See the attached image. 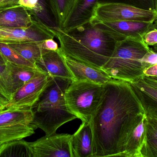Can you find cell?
Masks as SVG:
<instances>
[{"label": "cell", "mask_w": 157, "mask_h": 157, "mask_svg": "<svg viewBox=\"0 0 157 157\" xmlns=\"http://www.w3.org/2000/svg\"><path fill=\"white\" fill-rule=\"evenodd\" d=\"M71 79L49 77L48 81L36 104L32 107L35 130L39 128L46 135L56 133L63 124L77 119L68 108L65 100Z\"/></svg>", "instance_id": "obj_3"}, {"label": "cell", "mask_w": 157, "mask_h": 157, "mask_svg": "<svg viewBox=\"0 0 157 157\" xmlns=\"http://www.w3.org/2000/svg\"><path fill=\"white\" fill-rule=\"evenodd\" d=\"M41 46L43 49L48 51H56L59 48L58 43L53 38L48 39L42 41Z\"/></svg>", "instance_id": "obj_31"}, {"label": "cell", "mask_w": 157, "mask_h": 157, "mask_svg": "<svg viewBox=\"0 0 157 157\" xmlns=\"http://www.w3.org/2000/svg\"><path fill=\"white\" fill-rule=\"evenodd\" d=\"M6 65L0 64V90L8 102L11 100V96L7 92L6 86Z\"/></svg>", "instance_id": "obj_28"}, {"label": "cell", "mask_w": 157, "mask_h": 157, "mask_svg": "<svg viewBox=\"0 0 157 157\" xmlns=\"http://www.w3.org/2000/svg\"><path fill=\"white\" fill-rule=\"evenodd\" d=\"M38 2L44 26L52 31L60 28L51 0H38Z\"/></svg>", "instance_id": "obj_23"}, {"label": "cell", "mask_w": 157, "mask_h": 157, "mask_svg": "<svg viewBox=\"0 0 157 157\" xmlns=\"http://www.w3.org/2000/svg\"><path fill=\"white\" fill-rule=\"evenodd\" d=\"M144 73L145 76L157 77V64L150 65L145 69Z\"/></svg>", "instance_id": "obj_32"}, {"label": "cell", "mask_w": 157, "mask_h": 157, "mask_svg": "<svg viewBox=\"0 0 157 157\" xmlns=\"http://www.w3.org/2000/svg\"><path fill=\"white\" fill-rule=\"evenodd\" d=\"M104 92V84L87 80L72 81L65 93L68 108L77 119L90 123Z\"/></svg>", "instance_id": "obj_5"}, {"label": "cell", "mask_w": 157, "mask_h": 157, "mask_svg": "<svg viewBox=\"0 0 157 157\" xmlns=\"http://www.w3.org/2000/svg\"><path fill=\"white\" fill-rule=\"evenodd\" d=\"M144 108V112L157 111V88L146 83L141 78L130 83Z\"/></svg>", "instance_id": "obj_18"}, {"label": "cell", "mask_w": 157, "mask_h": 157, "mask_svg": "<svg viewBox=\"0 0 157 157\" xmlns=\"http://www.w3.org/2000/svg\"><path fill=\"white\" fill-rule=\"evenodd\" d=\"M151 49H152L154 51L157 52V44L152 46V48H151Z\"/></svg>", "instance_id": "obj_39"}, {"label": "cell", "mask_w": 157, "mask_h": 157, "mask_svg": "<svg viewBox=\"0 0 157 157\" xmlns=\"http://www.w3.org/2000/svg\"><path fill=\"white\" fill-rule=\"evenodd\" d=\"M71 137L68 134L56 133L28 142L32 157H73Z\"/></svg>", "instance_id": "obj_8"}, {"label": "cell", "mask_w": 157, "mask_h": 157, "mask_svg": "<svg viewBox=\"0 0 157 157\" xmlns=\"http://www.w3.org/2000/svg\"><path fill=\"white\" fill-rule=\"evenodd\" d=\"M153 77V78H155V79H157V77Z\"/></svg>", "instance_id": "obj_42"}, {"label": "cell", "mask_w": 157, "mask_h": 157, "mask_svg": "<svg viewBox=\"0 0 157 157\" xmlns=\"http://www.w3.org/2000/svg\"><path fill=\"white\" fill-rule=\"evenodd\" d=\"M8 61L6 58L3 56L2 54L0 52V64L2 65H6Z\"/></svg>", "instance_id": "obj_34"}, {"label": "cell", "mask_w": 157, "mask_h": 157, "mask_svg": "<svg viewBox=\"0 0 157 157\" xmlns=\"http://www.w3.org/2000/svg\"><path fill=\"white\" fill-rule=\"evenodd\" d=\"M146 115L147 136L157 138V111L149 110L144 112Z\"/></svg>", "instance_id": "obj_26"}, {"label": "cell", "mask_w": 157, "mask_h": 157, "mask_svg": "<svg viewBox=\"0 0 157 157\" xmlns=\"http://www.w3.org/2000/svg\"><path fill=\"white\" fill-rule=\"evenodd\" d=\"M12 1H13V0H0V5L7 3Z\"/></svg>", "instance_id": "obj_38"}, {"label": "cell", "mask_w": 157, "mask_h": 157, "mask_svg": "<svg viewBox=\"0 0 157 157\" xmlns=\"http://www.w3.org/2000/svg\"><path fill=\"white\" fill-rule=\"evenodd\" d=\"M146 143L141 151L142 157H157V138L147 136Z\"/></svg>", "instance_id": "obj_27"}, {"label": "cell", "mask_w": 157, "mask_h": 157, "mask_svg": "<svg viewBox=\"0 0 157 157\" xmlns=\"http://www.w3.org/2000/svg\"><path fill=\"white\" fill-rule=\"evenodd\" d=\"M99 22L124 39L134 38L142 41H144L143 38L148 31L157 28L155 22L133 20Z\"/></svg>", "instance_id": "obj_13"}, {"label": "cell", "mask_w": 157, "mask_h": 157, "mask_svg": "<svg viewBox=\"0 0 157 157\" xmlns=\"http://www.w3.org/2000/svg\"><path fill=\"white\" fill-rule=\"evenodd\" d=\"M41 42L27 41L7 43L23 58L36 65L43 53L48 51L42 49Z\"/></svg>", "instance_id": "obj_20"}, {"label": "cell", "mask_w": 157, "mask_h": 157, "mask_svg": "<svg viewBox=\"0 0 157 157\" xmlns=\"http://www.w3.org/2000/svg\"><path fill=\"white\" fill-rule=\"evenodd\" d=\"M32 108L0 109V144L21 140L35 133Z\"/></svg>", "instance_id": "obj_6"}, {"label": "cell", "mask_w": 157, "mask_h": 157, "mask_svg": "<svg viewBox=\"0 0 157 157\" xmlns=\"http://www.w3.org/2000/svg\"><path fill=\"white\" fill-rule=\"evenodd\" d=\"M5 34V31L0 29V41L6 40Z\"/></svg>", "instance_id": "obj_35"}, {"label": "cell", "mask_w": 157, "mask_h": 157, "mask_svg": "<svg viewBox=\"0 0 157 157\" xmlns=\"http://www.w3.org/2000/svg\"><path fill=\"white\" fill-rule=\"evenodd\" d=\"M1 144H0V146H1Z\"/></svg>", "instance_id": "obj_43"}, {"label": "cell", "mask_w": 157, "mask_h": 157, "mask_svg": "<svg viewBox=\"0 0 157 157\" xmlns=\"http://www.w3.org/2000/svg\"><path fill=\"white\" fill-rule=\"evenodd\" d=\"M155 11L157 13V0H155Z\"/></svg>", "instance_id": "obj_40"}, {"label": "cell", "mask_w": 157, "mask_h": 157, "mask_svg": "<svg viewBox=\"0 0 157 157\" xmlns=\"http://www.w3.org/2000/svg\"><path fill=\"white\" fill-rule=\"evenodd\" d=\"M52 32L65 54L99 69L110 59L118 42L125 39L93 20L68 30L59 28Z\"/></svg>", "instance_id": "obj_2"}, {"label": "cell", "mask_w": 157, "mask_h": 157, "mask_svg": "<svg viewBox=\"0 0 157 157\" xmlns=\"http://www.w3.org/2000/svg\"><path fill=\"white\" fill-rule=\"evenodd\" d=\"M48 79L47 74L38 72L13 94L11 100L4 108H32L46 87Z\"/></svg>", "instance_id": "obj_9"}, {"label": "cell", "mask_w": 157, "mask_h": 157, "mask_svg": "<svg viewBox=\"0 0 157 157\" xmlns=\"http://www.w3.org/2000/svg\"><path fill=\"white\" fill-rule=\"evenodd\" d=\"M0 157H32L28 142L21 139L2 144Z\"/></svg>", "instance_id": "obj_21"}, {"label": "cell", "mask_w": 157, "mask_h": 157, "mask_svg": "<svg viewBox=\"0 0 157 157\" xmlns=\"http://www.w3.org/2000/svg\"><path fill=\"white\" fill-rule=\"evenodd\" d=\"M142 62L149 65L157 64V52L151 49L142 59Z\"/></svg>", "instance_id": "obj_30"}, {"label": "cell", "mask_w": 157, "mask_h": 157, "mask_svg": "<svg viewBox=\"0 0 157 157\" xmlns=\"http://www.w3.org/2000/svg\"><path fill=\"white\" fill-rule=\"evenodd\" d=\"M144 42L148 46H153L157 44V28L149 30L143 38Z\"/></svg>", "instance_id": "obj_29"}, {"label": "cell", "mask_w": 157, "mask_h": 157, "mask_svg": "<svg viewBox=\"0 0 157 157\" xmlns=\"http://www.w3.org/2000/svg\"><path fill=\"white\" fill-rule=\"evenodd\" d=\"M60 29L72 10L75 0H51Z\"/></svg>", "instance_id": "obj_24"}, {"label": "cell", "mask_w": 157, "mask_h": 157, "mask_svg": "<svg viewBox=\"0 0 157 157\" xmlns=\"http://www.w3.org/2000/svg\"><path fill=\"white\" fill-rule=\"evenodd\" d=\"M155 24L157 28V18L156 19V20L155 21Z\"/></svg>", "instance_id": "obj_41"}, {"label": "cell", "mask_w": 157, "mask_h": 157, "mask_svg": "<svg viewBox=\"0 0 157 157\" xmlns=\"http://www.w3.org/2000/svg\"><path fill=\"white\" fill-rule=\"evenodd\" d=\"M98 3V0H75L72 10L61 29L68 30L90 22Z\"/></svg>", "instance_id": "obj_14"}, {"label": "cell", "mask_w": 157, "mask_h": 157, "mask_svg": "<svg viewBox=\"0 0 157 157\" xmlns=\"http://www.w3.org/2000/svg\"><path fill=\"white\" fill-rule=\"evenodd\" d=\"M36 65L49 77L74 81L71 73L62 56L60 48L57 50L46 51L43 53Z\"/></svg>", "instance_id": "obj_12"}, {"label": "cell", "mask_w": 157, "mask_h": 157, "mask_svg": "<svg viewBox=\"0 0 157 157\" xmlns=\"http://www.w3.org/2000/svg\"><path fill=\"white\" fill-rule=\"evenodd\" d=\"M143 80L148 84L157 88V80L151 77L144 76L142 77Z\"/></svg>", "instance_id": "obj_33"}, {"label": "cell", "mask_w": 157, "mask_h": 157, "mask_svg": "<svg viewBox=\"0 0 157 157\" xmlns=\"http://www.w3.org/2000/svg\"><path fill=\"white\" fill-rule=\"evenodd\" d=\"M0 29L5 32L6 40L14 42H41L48 39H54L55 34L48 28L38 22H33L29 27L25 28L4 27Z\"/></svg>", "instance_id": "obj_10"}, {"label": "cell", "mask_w": 157, "mask_h": 157, "mask_svg": "<svg viewBox=\"0 0 157 157\" xmlns=\"http://www.w3.org/2000/svg\"><path fill=\"white\" fill-rule=\"evenodd\" d=\"M0 52L11 63L42 72L36 65L26 60L17 52L12 49L7 43L0 41Z\"/></svg>", "instance_id": "obj_22"}, {"label": "cell", "mask_w": 157, "mask_h": 157, "mask_svg": "<svg viewBox=\"0 0 157 157\" xmlns=\"http://www.w3.org/2000/svg\"><path fill=\"white\" fill-rule=\"evenodd\" d=\"M71 143L73 157H93V138L89 123L82 122L71 135Z\"/></svg>", "instance_id": "obj_15"}, {"label": "cell", "mask_w": 157, "mask_h": 157, "mask_svg": "<svg viewBox=\"0 0 157 157\" xmlns=\"http://www.w3.org/2000/svg\"><path fill=\"white\" fill-rule=\"evenodd\" d=\"M7 104V103L6 102H4V101H2V100H0V109L2 108H4L5 106Z\"/></svg>", "instance_id": "obj_37"}, {"label": "cell", "mask_w": 157, "mask_h": 157, "mask_svg": "<svg viewBox=\"0 0 157 157\" xmlns=\"http://www.w3.org/2000/svg\"><path fill=\"white\" fill-rule=\"evenodd\" d=\"M62 56L75 80H87L101 84L111 81V78L101 69H98L75 60L65 54L61 49Z\"/></svg>", "instance_id": "obj_11"}, {"label": "cell", "mask_w": 157, "mask_h": 157, "mask_svg": "<svg viewBox=\"0 0 157 157\" xmlns=\"http://www.w3.org/2000/svg\"><path fill=\"white\" fill-rule=\"evenodd\" d=\"M0 100H2V101H4V102H6V103H8V101L5 98L4 96L3 95L2 92H1L0 90Z\"/></svg>", "instance_id": "obj_36"}, {"label": "cell", "mask_w": 157, "mask_h": 157, "mask_svg": "<svg viewBox=\"0 0 157 157\" xmlns=\"http://www.w3.org/2000/svg\"><path fill=\"white\" fill-rule=\"evenodd\" d=\"M6 72L8 76L7 86L12 99L13 94L17 90L34 77L40 71L31 68L16 65L7 61Z\"/></svg>", "instance_id": "obj_17"}, {"label": "cell", "mask_w": 157, "mask_h": 157, "mask_svg": "<svg viewBox=\"0 0 157 157\" xmlns=\"http://www.w3.org/2000/svg\"><path fill=\"white\" fill-rule=\"evenodd\" d=\"M98 3H118L124 4L139 9L156 12L155 0H98Z\"/></svg>", "instance_id": "obj_25"}, {"label": "cell", "mask_w": 157, "mask_h": 157, "mask_svg": "<svg viewBox=\"0 0 157 157\" xmlns=\"http://www.w3.org/2000/svg\"><path fill=\"white\" fill-rule=\"evenodd\" d=\"M34 21L25 9H9L0 13V27L25 28L30 27Z\"/></svg>", "instance_id": "obj_19"}, {"label": "cell", "mask_w": 157, "mask_h": 157, "mask_svg": "<svg viewBox=\"0 0 157 157\" xmlns=\"http://www.w3.org/2000/svg\"><path fill=\"white\" fill-rule=\"evenodd\" d=\"M144 115L130 83L112 79L104 84L102 98L89 123L93 157H121L131 131Z\"/></svg>", "instance_id": "obj_1"}, {"label": "cell", "mask_w": 157, "mask_h": 157, "mask_svg": "<svg viewBox=\"0 0 157 157\" xmlns=\"http://www.w3.org/2000/svg\"><path fill=\"white\" fill-rule=\"evenodd\" d=\"M157 18L156 12L139 9L118 3H98L91 20L98 22L133 20L154 23Z\"/></svg>", "instance_id": "obj_7"}, {"label": "cell", "mask_w": 157, "mask_h": 157, "mask_svg": "<svg viewBox=\"0 0 157 157\" xmlns=\"http://www.w3.org/2000/svg\"><path fill=\"white\" fill-rule=\"evenodd\" d=\"M150 49L144 41L125 39L118 42L112 56L101 70L112 79L132 83L145 76L144 71L150 65L142 59Z\"/></svg>", "instance_id": "obj_4"}, {"label": "cell", "mask_w": 157, "mask_h": 157, "mask_svg": "<svg viewBox=\"0 0 157 157\" xmlns=\"http://www.w3.org/2000/svg\"><path fill=\"white\" fill-rule=\"evenodd\" d=\"M146 115L138 122L133 127L129 134L121 157H142L141 151L146 143Z\"/></svg>", "instance_id": "obj_16"}]
</instances>
